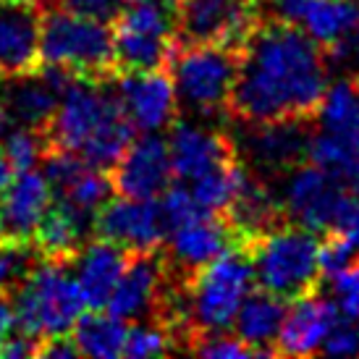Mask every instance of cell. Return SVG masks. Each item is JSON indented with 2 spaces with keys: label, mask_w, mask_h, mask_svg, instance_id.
Segmentation results:
<instances>
[{
  "label": "cell",
  "mask_w": 359,
  "mask_h": 359,
  "mask_svg": "<svg viewBox=\"0 0 359 359\" xmlns=\"http://www.w3.org/2000/svg\"><path fill=\"white\" fill-rule=\"evenodd\" d=\"M131 252L134 250H126L108 239L90 236L79 255L71 259L69 268L76 270V283L87 299V309H105Z\"/></svg>",
  "instance_id": "7402d4cb"
},
{
  "label": "cell",
  "mask_w": 359,
  "mask_h": 359,
  "mask_svg": "<svg viewBox=\"0 0 359 359\" xmlns=\"http://www.w3.org/2000/svg\"><path fill=\"white\" fill-rule=\"evenodd\" d=\"M187 351L200 354V357H210V359L255 357V349L247 346L236 333L231 336L229 330H223V333H202V336H194V339L187 344Z\"/></svg>",
  "instance_id": "f546056e"
},
{
  "label": "cell",
  "mask_w": 359,
  "mask_h": 359,
  "mask_svg": "<svg viewBox=\"0 0 359 359\" xmlns=\"http://www.w3.org/2000/svg\"><path fill=\"white\" fill-rule=\"evenodd\" d=\"M339 320V309L330 297L320 289H312L286 304V315L276 336L278 357H312L320 354V346L330 328Z\"/></svg>",
  "instance_id": "ac0fdd59"
},
{
  "label": "cell",
  "mask_w": 359,
  "mask_h": 359,
  "mask_svg": "<svg viewBox=\"0 0 359 359\" xmlns=\"http://www.w3.org/2000/svg\"><path fill=\"white\" fill-rule=\"evenodd\" d=\"M330 55L294 24L262 16L239 50L226 113L239 123L312 121L330 84Z\"/></svg>",
  "instance_id": "6da1fadb"
},
{
  "label": "cell",
  "mask_w": 359,
  "mask_h": 359,
  "mask_svg": "<svg viewBox=\"0 0 359 359\" xmlns=\"http://www.w3.org/2000/svg\"><path fill=\"white\" fill-rule=\"evenodd\" d=\"M110 194H113V187H110L108 170L87 165V168L79 173V179L74 181L66 191L55 194V197H63V200L71 202L74 208H79V210H84V212L95 215V210L100 208Z\"/></svg>",
  "instance_id": "83f0119b"
},
{
  "label": "cell",
  "mask_w": 359,
  "mask_h": 359,
  "mask_svg": "<svg viewBox=\"0 0 359 359\" xmlns=\"http://www.w3.org/2000/svg\"><path fill=\"white\" fill-rule=\"evenodd\" d=\"M92 218L90 212L74 208L63 197L53 194L50 208L45 210L40 226L32 236L29 250L40 262H53V265H66L79 255V250L92 236Z\"/></svg>",
  "instance_id": "ffe728a7"
},
{
  "label": "cell",
  "mask_w": 359,
  "mask_h": 359,
  "mask_svg": "<svg viewBox=\"0 0 359 359\" xmlns=\"http://www.w3.org/2000/svg\"><path fill=\"white\" fill-rule=\"evenodd\" d=\"M346 181H349V187L354 191H359V163L354 165V168L349 170V176H346Z\"/></svg>",
  "instance_id": "f35d334b"
},
{
  "label": "cell",
  "mask_w": 359,
  "mask_h": 359,
  "mask_svg": "<svg viewBox=\"0 0 359 359\" xmlns=\"http://www.w3.org/2000/svg\"><path fill=\"white\" fill-rule=\"evenodd\" d=\"M50 202L53 189L42 173L34 168L16 173L0 191V244L29 247Z\"/></svg>",
  "instance_id": "e0dca14e"
},
{
  "label": "cell",
  "mask_w": 359,
  "mask_h": 359,
  "mask_svg": "<svg viewBox=\"0 0 359 359\" xmlns=\"http://www.w3.org/2000/svg\"><path fill=\"white\" fill-rule=\"evenodd\" d=\"M351 45H354V50H357L359 53V24H357V29H354V32H351Z\"/></svg>",
  "instance_id": "ab89813d"
},
{
  "label": "cell",
  "mask_w": 359,
  "mask_h": 359,
  "mask_svg": "<svg viewBox=\"0 0 359 359\" xmlns=\"http://www.w3.org/2000/svg\"><path fill=\"white\" fill-rule=\"evenodd\" d=\"M16 3H27V6H34V8H50V6H55V0H16Z\"/></svg>",
  "instance_id": "74e56055"
},
{
  "label": "cell",
  "mask_w": 359,
  "mask_h": 359,
  "mask_svg": "<svg viewBox=\"0 0 359 359\" xmlns=\"http://www.w3.org/2000/svg\"><path fill=\"white\" fill-rule=\"evenodd\" d=\"M55 6L71 13H79L87 19L102 21V24H113L118 19V13L126 8L123 0H55Z\"/></svg>",
  "instance_id": "d6a6232c"
},
{
  "label": "cell",
  "mask_w": 359,
  "mask_h": 359,
  "mask_svg": "<svg viewBox=\"0 0 359 359\" xmlns=\"http://www.w3.org/2000/svg\"><path fill=\"white\" fill-rule=\"evenodd\" d=\"M176 333L163 325L158 320H140L131 323L123 341V357L131 359H147V357H163L168 351H176Z\"/></svg>",
  "instance_id": "484cf974"
},
{
  "label": "cell",
  "mask_w": 359,
  "mask_h": 359,
  "mask_svg": "<svg viewBox=\"0 0 359 359\" xmlns=\"http://www.w3.org/2000/svg\"><path fill=\"white\" fill-rule=\"evenodd\" d=\"M244 247L250 252L255 283L273 297L291 302L320 286V236L315 231L283 220Z\"/></svg>",
  "instance_id": "277c9868"
},
{
  "label": "cell",
  "mask_w": 359,
  "mask_h": 359,
  "mask_svg": "<svg viewBox=\"0 0 359 359\" xmlns=\"http://www.w3.org/2000/svg\"><path fill=\"white\" fill-rule=\"evenodd\" d=\"M286 304L289 302L278 299L262 289L250 291L247 299L241 302L231 328L236 330V336L247 346L255 349V357H276L273 346H276V336L286 315Z\"/></svg>",
  "instance_id": "603a6c76"
},
{
  "label": "cell",
  "mask_w": 359,
  "mask_h": 359,
  "mask_svg": "<svg viewBox=\"0 0 359 359\" xmlns=\"http://www.w3.org/2000/svg\"><path fill=\"white\" fill-rule=\"evenodd\" d=\"M307 121H268V123H244L236 155L255 176H286L307 160Z\"/></svg>",
  "instance_id": "4fadbf2b"
},
{
  "label": "cell",
  "mask_w": 359,
  "mask_h": 359,
  "mask_svg": "<svg viewBox=\"0 0 359 359\" xmlns=\"http://www.w3.org/2000/svg\"><path fill=\"white\" fill-rule=\"evenodd\" d=\"M34 262H37V257L29 247L0 244V294H11L16 289Z\"/></svg>",
  "instance_id": "4dcf8cb0"
},
{
  "label": "cell",
  "mask_w": 359,
  "mask_h": 359,
  "mask_svg": "<svg viewBox=\"0 0 359 359\" xmlns=\"http://www.w3.org/2000/svg\"><path fill=\"white\" fill-rule=\"evenodd\" d=\"M330 231L341 233L354 247V252H359V191L351 189L346 194V200L341 202L339 215L333 220Z\"/></svg>",
  "instance_id": "836d02e7"
},
{
  "label": "cell",
  "mask_w": 359,
  "mask_h": 359,
  "mask_svg": "<svg viewBox=\"0 0 359 359\" xmlns=\"http://www.w3.org/2000/svg\"><path fill=\"white\" fill-rule=\"evenodd\" d=\"M283 194H280V208L286 220L304 226L315 233L330 231L333 220L339 215L341 202L346 200L351 191L349 181L320 168L315 163H299L283 176Z\"/></svg>",
  "instance_id": "9c48e42d"
},
{
  "label": "cell",
  "mask_w": 359,
  "mask_h": 359,
  "mask_svg": "<svg viewBox=\"0 0 359 359\" xmlns=\"http://www.w3.org/2000/svg\"><path fill=\"white\" fill-rule=\"evenodd\" d=\"M165 289L168 276L160 250H137L131 252L105 309L123 323L155 320L165 299Z\"/></svg>",
  "instance_id": "9a60e30c"
},
{
  "label": "cell",
  "mask_w": 359,
  "mask_h": 359,
  "mask_svg": "<svg viewBox=\"0 0 359 359\" xmlns=\"http://www.w3.org/2000/svg\"><path fill=\"white\" fill-rule=\"evenodd\" d=\"M8 297L13 304V328L34 341L71 333L74 323L87 309V299L76 278L69 276V268L40 259Z\"/></svg>",
  "instance_id": "5b68a950"
},
{
  "label": "cell",
  "mask_w": 359,
  "mask_h": 359,
  "mask_svg": "<svg viewBox=\"0 0 359 359\" xmlns=\"http://www.w3.org/2000/svg\"><path fill=\"white\" fill-rule=\"evenodd\" d=\"M255 289V270L244 244H231L179 286L184 349L194 336L231 330L241 302Z\"/></svg>",
  "instance_id": "7a4b0ae2"
},
{
  "label": "cell",
  "mask_w": 359,
  "mask_h": 359,
  "mask_svg": "<svg viewBox=\"0 0 359 359\" xmlns=\"http://www.w3.org/2000/svg\"><path fill=\"white\" fill-rule=\"evenodd\" d=\"M0 150L11 163L13 173L29 170L40 165L42 155H45V137L40 129H27V126H13V129L3 137Z\"/></svg>",
  "instance_id": "4316f807"
},
{
  "label": "cell",
  "mask_w": 359,
  "mask_h": 359,
  "mask_svg": "<svg viewBox=\"0 0 359 359\" xmlns=\"http://www.w3.org/2000/svg\"><path fill=\"white\" fill-rule=\"evenodd\" d=\"M312 121L320 131L333 134L359 152V81L341 79L328 84Z\"/></svg>",
  "instance_id": "cb8c5ba5"
},
{
  "label": "cell",
  "mask_w": 359,
  "mask_h": 359,
  "mask_svg": "<svg viewBox=\"0 0 359 359\" xmlns=\"http://www.w3.org/2000/svg\"><path fill=\"white\" fill-rule=\"evenodd\" d=\"M231 244H236V231L229 218L220 212L200 210L170 231L165 244L160 247L165 276L170 283L184 286L202 265H208Z\"/></svg>",
  "instance_id": "30bf717a"
},
{
  "label": "cell",
  "mask_w": 359,
  "mask_h": 359,
  "mask_svg": "<svg viewBox=\"0 0 359 359\" xmlns=\"http://www.w3.org/2000/svg\"><path fill=\"white\" fill-rule=\"evenodd\" d=\"M113 194L131 200H152L173 184L168 140L158 137V131H144L134 137L113 168L108 170Z\"/></svg>",
  "instance_id": "5bb4252c"
},
{
  "label": "cell",
  "mask_w": 359,
  "mask_h": 359,
  "mask_svg": "<svg viewBox=\"0 0 359 359\" xmlns=\"http://www.w3.org/2000/svg\"><path fill=\"white\" fill-rule=\"evenodd\" d=\"M168 129L173 181L191 184L194 179L205 176L208 170L239 158L236 147H233V140L223 131L202 129V126H194V123H187V121H173Z\"/></svg>",
  "instance_id": "d6986e66"
},
{
  "label": "cell",
  "mask_w": 359,
  "mask_h": 359,
  "mask_svg": "<svg viewBox=\"0 0 359 359\" xmlns=\"http://www.w3.org/2000/svg\"><path fill=\"white\" fill-rule=\"evenodd\" d=\"M126 330H129V323L113 318L110 312L100 315V309H90V312L84 309L71 328V339L79 354H87V357H123Z\"/></svg>",
  "instance_id": "d4e9b609"
},
{
  "label": "cell",
  "mask_w": 359,
  "mask_h": 359,
  "mask_svg": "<svg viewBox=\"0 0 359 359\" xmlns=\"http://www.w3.org/2000/svg\"><path fill=\"white\" fill-rule=\"evenodd\" d=\"M259 19V0H173V27L181 45L241 50Z\"/></svg>",
  "instance_id": "ba28073f"
},
{
  "label": "cell",
  "mask_w": 359,
  "mask_h": 359,
  "mask_svg": "<svg viewBox=\"0 0 359 359\" xmlns=\"http://www.w3.org/2000/svg\"><path fill=\"white\" fill-rule=\"evenodd\" d=\"M13 126H16V123H13V118H11L8 108H6V105H3V100H0V142H3V137H6Z\"/></svg>",
  "instance_id": "8d00e7d4"
},
{
  "label": "cell",
  "mask_w": 359,
  "mask_h": 359,
  "mask_svg": "<svg viewBox=\"0 0 359 359\" xmlns=\"http://www.w3.org/2000/svg\"><path fill=\"white\" fill-rule=\"evenodd\" d=\"M325 278L330 286L328 297L339 309V318L359 320V257H354Z\"/></svg>",
  "instance_id": "f1b7e54d"
},
{
  "label": "cell",
  "mask_w": 359,
  "mask_h": 359,
  "mask_svg": "<svg viewBox=\"0 0 359 359\" xmlns=\"http://www.w3.org/2000/svg\"><path fill=\"white\" fill-rule=\"evenodd\" d=\"M11 330H13V304L8 294H0V344L8 339Z\"/></svg>",
  "instance_id": "e575fe53"
},
{
  "label": "cell",
  "mask_w": 359,
  "mask_h": 359,
  "mask_svg": "<svg viewBox=\"0 0 359 359\" xmlns=\"http://www.w3.org/2000/svg\"><path fill=\"white\" fill-rule=\"evenodd\" d=\"M113 87L137 131L168 129L179 116V97L168 69L118 74Z\"/></svg>",
  "instance_id": "2e32d148"
},
{
  "label": "cell",
  "mask_w": 359,
  "mask_h": 359,
  "mask_svg": "<svg viewBox=\"0 0 359 359\" xmlns=\"http://www.w3.org/2000/svg\"><path fill=\"white\" fill-rule=\"evenodd\" d=\"M40 66L63 69L81 81H113L118 76L113 24L58 6L45 8L40 19Z\"/></svg>",
  "instance_id": "3957f363"
},
{
  "label": "cell",
  "mask_w": 359,
  "mask_h": 359,
  "mask_svg": "<svg viewBox=\"0 0 359 359\" xmlns=\"http://www.w3.org/2000/svg\"><path fill=\"white\" fill-rule=\"evenodd\" d=\"M168 220L160 205V197L152 200H131V197H113L95 210L92 218V236L108 239L126 250H160L168 239Z\"/></svg>",
  "instance_id": "7c38bea8"
},
{
  "label": "cell",
  "mask_w": 359,
  "mask_h": 359,
  "mask_svg": "<svg viewBox=\"0 0 359 359\" xmlns=\"http://www.w3.org/2000/svg\"><path fill=\"white\" fill-rule=\"evenodd\" d=\"M42 8L0 0V79H13L40 69Z\"/></svg>",
  "instance_id": "44dd1931"
},
{
  "label": "cell",
  "mask_w": 359,
  "mask_h": 359,
  "mask_svg": "<svg viewBox=\"0 0 359 359\" xmlns=\"http://www.w3.org/2000/svg\"><path fill=\"white\" fill-rule=\"evenodd\" d=\"M179 105L197 113H220L229 108L239 74V50L226 45H176L168 63Z\"/></svg>",
  "instance_id": "52a82bcc"
},
{
  "label": "cell",
  "mask_w": 359,
  "mask_h": 359,
  "mask_svg": "<svg viewBox=\"0 0 359 359\" xmlns=\"http://www.w3.org/2000/svg\"><path fill=\"white\" fill-rule=\"evenodd\" d=\"M176 45L179 40L170 0L129 3L118 13V19L113 21V48L118 74L168 69Z\"/></svg>",
  "instance_id": "8992f818"
},
{
  "label": "cell",
  "mask_w": 359,
  "mask_h": 359,
  "mask_svg": "<svg viewBox=\"0 0 359 359\" xmlns=\"http://www.w3.org/2000/svg\"><path fill=\"white\" fill-rule=\"evenodd\" d=\"M320 354L328 357H359V320L339 318L325 336Z\"/></svg>",
  "instance_id": "1f68e13d"
},
{
  "label": "cell",
  "mask_w": 359,
  "mask_h": 359,
  "mask_svg": "<svg viewBox=\"0 0 359 359\" xmlns=\"http://www.w3.org/2000/svg\"><path fill=\"white\" fill-rule=\"evenodd\" d=\"M16 173H13V168H11V163L6 160V155H3V150H0V191L6 189L11 184V179H13Z\"/></svg>",
  "instance_id": "d590c367"
},
{
  "label": "cell",
  "mask_w": 359,
  "mask_h": 359,
  "mask_svg": "<svg viewBox=\"0 0 359 359\" xmlns=\"http://www.w3.org/2000/svg\"><path fill=\"white\" fill-rule=\"evenodd\" d=\"M259 11L307 32L330 58L349 48L359 24V0H259Z\"/></svg>",
  "instance_id": "8fae6325"
}]
</instances>
